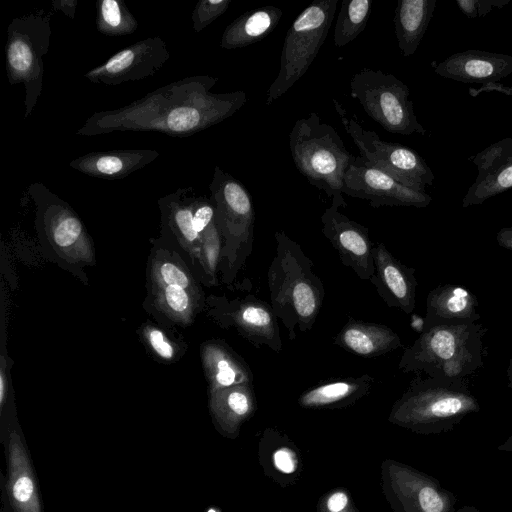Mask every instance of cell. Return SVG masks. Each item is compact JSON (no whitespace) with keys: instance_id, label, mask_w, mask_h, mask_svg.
<instances>
[{"instance_id":"1","label":"cell","mask_w":512,"mask_h":512,"mask_svg":"<svg viewBox=\"0 0 512 512\" xmlns=\"http://www.w3.org/2000/svg\"><path fill=\"white\" fill-rule=\"evenodd\" d=\"M217 81L209 75L173 81L120 108L93 113L76 134L140 131L192 136L231 117L247 102L243 90L211 92Z\"/></svg>"},{"instance_id":"2","label":"cell","mask_w":512,"mask_h":512,"mask_svg":"<svg viewBox=\"0 0 512 512\" xmlns=\"http://www.w3.org/2000/svg\"><path fill=\"white\" fill-rule=\"evenodd\" d=\"M275 255L267 272L271 308L287 329L289 340L296 339V329L310 331L325 298L321 279L300 244L284 231L275 232Z\"/></svg>"},{"instance_id":"3","label":"cell","mask_w":512,"mask_h":512,"mask_svg":"<svg viewBox=\"0 0 512 512\" xmlns=\"http://www.w3.org/2000/svg\"><path fill=\"white\" fill-rule=\"evenodd\" d=\"M485 333L484 326L476 322L440 324L423 329L403 351L398 367L404 373L464 380L483 365Z\"/></svg>"},{"instance_id":"4","label":"cell","mask_w":512,"mask_h":512,"mask_svg":"<svg viewBox=\"0 0 512 512\" xmlns=\"http://www.w3.org/2000/svg\"><path fill=\"white\" fill-rule=\"evenodd\" d=\"M479 410V402L464 380L418 377L394 402L388 421L417 434H439Z\"/></svg>"},{"instance_id":"5","label":"cell","mask_w":512,"mask_h":512,"mask_svg":"<svg viewBox=\"0 0 512 512\" xmlns=\"http://www.w3.org/2000/svg\"><path fill=\"white\" fill-rule=\"evenodd\" d=\"M289 148L297 170L309 183L325 192L331 204L346 207L342 193L344 176L355 156L347 150L335 128L311 112L293 125Z\"/></svg>"},{"instance_id":"6","label":"cell","mask_w":512,"mask_h":512,"mask_svg":"<svg viewBox=\"0 0 512 512\" xmlns=\"http://www.w3.org/2000/svg\"><path fill=\"white\" fill-rule=\"evenodd\" d=\"M209 189L215 222L224 238V277L232 282L253 250L255 210L245 186L218 166L214 168Z\"/></svg>"},{"instance_id":"7","label":"cell","mask_w":512,"mask_h":512,"mask_svg":"<svg viewBox=\"0 0 512 512\" xmlns=\"http://www.w3.org/2000/svg\"><path fill=\"white\" fill-rule=\"evenodd\" d=\"M51 13L44 10L15 17L7 28L5 66L8 82L25 90L24 119L33 112L43 87V59L49 51Z\"/></svg>"},{"instance_id":"8","label":"cell","mask_w":512,"mask_h":512,"mask_svg":"<svg viewBox=\"0 0 512 512\" xmlns=\"http://www.w3.org/2000/svg\"><path fill=\"white\" fill-rule=\"evenodd\" d=\"M339 0H314L289 27L280 56V69L267 91L270 105L307 72L324 44Z\"/></svg>"},{"instance_id":"9","label":"cell","mask_w":512,"mask_h":512,"mask_svg":"<svg viewBox=\"0 0 512 512\" xmlns=\"http://www.w3.org/2000/svg\"><path fill=\"white\" fill-rule=\"evenodd\" d=\"M350 95L384 130L404 136L426 134L409 99L408 86L393 74L361 69L350 81Z\"/></svg>"},{"instance_id":"10","label":"cell","mask_w":512,"mask_h":512,"mask_svg":"<svg viewBox=\"0 0 512 512\" xmlns=\"http://www.w3.org/2000/svg\"><path fill=\"white\" fill-rule=\"evenodd\" d=\"M335 109L341 123L359 150L361 160L375 167L401 184L420 192L432 186L434 174L426 161L413 149L399 143L382 140L373 130L365 129L335 99Z\"/></svg>"},{"instance_id":"11","label":"cell","mask_w":512,"mask_h":512,"mask_svg":"<svg viewBox=\"0 0 512 512\" xmlns=\"http://www.w3.org/2000/svg\"><path fill=\"white\" fill-rule=\"evenodd\" d=\"M381 489L393 512H455L457 497L440 482L407 464L385 459Z\"/></svg>"},{"instance_id":"12","label":"cell","mask_w":512,"mask_h":512,"mask_svg":"<svg viewBox=\"0 0 512 512\" xmlns=\"http://www.w3.org/2000/svg\"><path fill=\"white\" fill-rule=\"evenodd\" d=\"M1 444L7 468L1 478V500L10 512H43L33 461L20 429L12 426Z\"/></svg>"},{"instance_id":"13","label":"cell","mask_w":512,"mask_h":512,"mask_svg":"<svg viewBox=\"0 0 512 512\" xmlns=\"http://www.w3.org/2000/svg\"><path fill=\"white\" fill-rule=\"evenodd\" d=\"M169 58L166 42L159 36L148 37L118 51L84 77L110 86L142 80L156 74Z\"/></svg>"},{"instance_id":"14","label":"cell","mask_w":512,"mask_h":512,"mask_svg":"<svg viewBox=\"0 0 512 512\" xmlns=\"http://www.w3.org/2000/svg\"><path fill=\"white\" fill-rule=\"evenodd\" d=\"M342 193L381 206L427 207L432 198L426 192L409 188L389 174L355 157L344 176Z\"/></svg>"},{"instance_id":"15","label":"cell","mask_w":512,"mask_h":512,"mask_svg":"<svg viewBox=\"0 0 512 512\" xmlns=\"http://www.w3.org/2000/svg\"><path fill=\"white\" fill-rule=\"evenodd\" d=\"M322 233L336 250L341 262L361 280L374 274V245L368 229L331 204L321 215Z\"/></svg>"},{"instance_id":"16","label":"cell","mask_w":512,"mask_h":512,"mask_svg":"<svg viewBox=\"0 0 512 512\" xmlns=\"http://www.w3.org/2000/svg\"><path fill=\"white\" fill-rule=\"evenodd\" d=\"M277 319L271 305L254 295L228 302L221 312L222 323L234 327L250 344L278 353L283 346Z\"/></svg>"},{"instance_id":"17","label":"cell","mask_w":512,"mask_h":512,"mask_svg":"<svg viewBox=\"0 0 512 512\" xmlns=\"http://www.w3.org/2000/svg\"><path fill=\"white\" fill-rule=\"evenodd\" d=\"M470 161L478 174L463 197V208L482 204L512 188V136L491 144Z\"/></svg>"},{"instance_id":"18","label":"cell","mask_w":512,"mask_h":512,"mask_svg":"<svg viewBox=\"0 0 512 512\" xmlns=\"http://www.w3.org/2000/svg\"><path fill=\"white\" fill-rule=\"evenodd\" d=\"M373 259L374 274L370 282L377 294L388 307L411 314L416 303L415 269L400 262L381 242L374 245Z\"/></svg>"},{"instance_id":"19","label":"cell","mask_w":512,"mask_h":512,"mask_svg":"<svg viewBox=\"0 0 512 512\" xmlns=\"http://www.w3.org/2000/svg\"><path fill=\"white\" fill-rule=\"evenodd\" d=\"M441 77L464 83L499 82L512 73V56L482 50H466L433 63Z\"/></svg>"},{"instance_id":"20","label":"cell","mask_w":512,"mask_h":512,"mask_svg":"<svg viewBox=\"0 0 512 512\" xmlns=\"http://www.w3.org/2000/svg\"><path fill=\"white\" fill-rule=\"evenodd\" d=\"M210 413L217 431L226 438L238 437L241 426L257 408L253 384L211 389Z\"/></svg>"},{"instance_id":"21","label":"cell","mask_w":512,"mask_h":512,"mask_svg":"<svg viewBox=\"0 0 512 512\" xmlns=\"http://www.w3.org/2000/svg\"><path fill=\"white\" fill-rule=\"evenodd\" d=\"M160 156L152 149H124L90 152L69 163V166L85 175L117 180L144 168Z\"/></svg>"},{"instance_id":"22","label":"cell","mask_w":512,"mask_h":512,"mask_svg":"<svg viewBox=\"0 0 512 512\" xmlns=\"http://www.w3.org/2000/svg\"><path fill=\"white\" fill-rule=\"evenodd\" d=\"M333 344L363 358H376L399 349L402 341L385 324L350 317L334 337Z\"/></svg>"},{"instance_id":"23","label":"cell","mask_w":512,"mask_h":512,"mask_svg":"<svg viewBox=\"0 0 512 512\" xmlns=\"http://www.w3.org/2000/svg\"><path fill=\"white\" fill-rule=\"evenodd\" d=\"M259 462L264 473L281 486L296 482L302 472L300 450L285 434L267 428L259 441Z\"/></svg>"},{"instance_id":"24","label":"cell","mask_w":512,"mask_h":512,"mask_svg":"<svg viewBox=\"0 0 512 512\" xmlns=\"http://www.w3.org/2000/svg\"><path fill=\"white\" fill-rule=\"evenodd\" d=\"M479 318L473 294L456 285L444 284L427 296L423 329L440 324L471 323Z\"/></svg>"},{"instance_id":"25","label":"cell","mask_w":512,"mask_h":512,"mask_svg":"<svg viewBox=\"0 0 512 512\" xmlns=\"http://www.w3.org/2000/svg\"><path fill=\"white\" fill-rule=\"evenodd\" d=\"M375 378L369 374L322 382L298 397L305 409H339L355 404L373 388Z\"/></svg>"},{"instance_id":"26","label":"cell","mask_w":512,"mask_h":512,"mask_svg":"<svg viewBox=\"0 0 512 512\" xmlns=\"http://www.w3.org/2000/svg\"><path fill=\"white\" fill-rule=\"evenodd\" d=\"M437 0H399L394 11L398 47L403 56H412L429 26Z\"/></svg>"},{"instance_id":"27","label":"cell","mask_w":512,"mask_h":512,"mask_svg":"<svg viewBox=\"0 0 512 512\" xmlns=\"http://www.w3.org/2000/svg\"><path fill=\"white\" fill-rule=\"evenodd\" d=\"M282 14L280 8L268 5L240 15L225 28L220 46L231 50L261 41L276 28Z\"/></svg>"},{"instance_id":"28","label":"cell","mask_w":512,"mask_h":512,"mask_svg":"<svg viewBox=\"0 0 512 512\" xmlns=\"http://www.w3.org/2000/svg\"><path fill=\"white\" fill-rule=\"evenodd\" d=\"M203 361L211 389L253 384V373L249 365L224 344L206 345Z\"/></svg>"},{"instance_id":"29","label":"cell","mask_w":512,"mask_h":512,"mask_svg":"<svg viewBox=\"0 0 512 512\" xmlns=\"http://www.w3.org/2000/svg\"><path fill=\"white\" fill-rule=\"evenodd\" d=\"M370 13L369 0H343L334 29L335 47L352 42L365 29Z\"/></svg>"},{"instance_id":"30","label":"cell","mask_w":512,"mask_h":512,"mask_svg":"<svg viewBox=\"0 0 512 512\" xmlns=\"http://www.w3.org/2000/svg\"><path fill=\"white\" fill-rule=\"evenodd\" d=\"M96 28L107 36H123L134 33L138 28V21L123 1L100 0Z\"/></svg>"},{"instance_id":"31","label":"cell","mask_w":512,"mask_h":512,"mask_svg":"<svg viewBox=\"0 0 512 512\" xmlns=\"http://www.w3.org/2000/svg\"><path fill=\"white\" fill-rule=\"evenodd\" d=\"M221 233L214 221L202 233L201 259L206 272L213 278L222 253Z\"/></svg>"},{"instance_id":"32","label":"cell","mask_w":512,"mask_h":512,"mask_svg":"<svg viewBox=\"0 0 512 512\" xmlns=\"http://www.w3.org/2000/svg\"><path fill=\"white\" fill-rule=\"evenodd\" d=\"M231 0H199L192 12V28L199 33L226 12Z\"/></svg>"},{"instance_id":"33","label":"cell","mask_w":512,"mask_h":512,"mask_svg":"<svg viewBox=\"0 0 512 512\" xmlns=\"http://www.w3.org/2000/svg\"><path fill=\"white\" fill-rule=\"evenodd\" d=\"M164 307L176 317L184 318L192 312L193 302L187 289L179 286H167L162 290Z\"/></svg>"},{"instance_id":"34","label":"cell","mask_w":512,"mask_h":512,"mask_svg":"<svg viewBox=\"0 0 512 512\" xmlns=\"http://www.w3.org/2000/svg\"><path fill=\"white\" fill-rule=\"evenodd\" d=\"M154 276L162 288L174 285L190 289L193 285V281L184 269L172 262L158 264L154 270Z\"/></svg>"},{"instance_id":"35","label":"cell","mask_w":512,"mask_h":512,"mask_svg":"<svg viewBox=\"0 0 512 512\" xmlns=\"http://www.w3.org/2000/svg\"><path fill=\"white\" fill-rule=\"evenodd\" d=\"M510 0H457L456 4L468 18L484 17L495 8H502Z\"/></svg>"},{"instance_id":"36","label":"cell","mask_w":512,"mask_h":512,"mask_svg":"<svg viewBox=\"0 0 512 512\" xmlns=\"http://www.w3.org/2000/svg\"><path fill=\"white\" fill-rule=\"evenodd\" d=\"M215 219V206L204 198H197L196 207L193 214V226L197 233H202L209 227Z\"/></svg>"},{"instance_id":"37","label":"cell","mask_w":512,"mask_h":512,"mask_svg":"<svg viewBox=\"0 0 512 512\" xmlns=\"http://www.w3.org/2000/svg\"><path fill=\"white\" fill-rule=\"evenodd\" d=\"M147 339L153 350L162 358L169 360L174 356V347L164 333L156 328L147 330Z\"/></svg>"},{"instance_id":"38","label":"cell","mask_w":512,"mask_h":512,"mask_svg":"<svg viewBox=\"0 0 512 512\" xmlns=\"http://www.w3.org/2000/svg\"><path fill=\"white\" fill-rule=\"evenodd\" d=\"M500 92L512 96V87L501 84L500 82H488L482 84L480 88H469L470 96L477 97L482 92Z\"/></svg>"},{"instance_id":"39","label":"cell","mask_w":512,"mask_h":512,"mask_svg":"<svg viewBox=\"0 0 512 512\" xmlns=\"http://www.w3.org/2000/svg\"><path fill=\"white\" fill-rule=\"evenodd\" d=\"M54 9L63 12L69 18H74L76 12V0H54L52 1Z\"/></svg>"},{"instance_id":"40","label":"cell","mask_w":512,"mask_h":512,"mask_svg":"<svg viewBox=\"0 0 512 512\" xmlns=\"http://www.w3.org/2000/svg\"><path fill=\"white\" fill-rule=\"evenodd\" d=\"M496 240L501 247L512 251V226L500 229Z\"/></svg>"},{"instance_id":"41","label":"cell","mask_w":512,"mask_h":512,"mask_svg":"<svg viewBox=\"0 0 512 512\" xmlns=\"http://www.w3.org/2000/svg\"><path fill=\"white\" fill-rule=\"evenodd\" d=\"M5 397H6V384H5L4 372L2 370L1 375H0V408H1V411L4 408Z\"/></svg>"},{"instance_id":"42","label":"cell","mask_w":512,"mask_h":512,"mask_svg":"<svg viewBox=\"0 0 512 512\" xmlns=\"http://www.w3.org/2000/svg\"><path fill=\"white\" fill-rule=\"evenodd\" d=\"M498 450L512 452V436H510L503 444L499 445Z\"/></svg>"},{"instance_id":"43","label":"cell","mask_w":512,"mask_h":512,"mask_svg":"<svg viewBox=\"0 0 512 512\" xmlns=\"http://www.w3.org/2000/svg\"><path fill=\"white\" fill-rule=\"evenodd\" d=\"M455 512H481V511L473 506L465 505V506L458 508Z\"/></svg>"},{"instance_id":"44","label":"cell","mask_w":512,"mask_h":512,"mask_svg":"<svg viewBox=\"0 0 512 512\" xmlns=\"http://www.w3.org/2000/svg\"><path fill=\"white\" fill-rule=\"evenodd\" d=\"M337 512H358L357 508L354 506L353 502L344 510L337 511Z\"/></svg>"},{"instance_id":"45","label":"cell","mask_w":512,"mask_h":512,"mask_svg":"<svg viewBox=\"0 0 512 512\" xmlns=\"http://www.w3.org/2000/svg\"><path fill=\"white\" fill-rule=\"evenodd\" d=\"M508 378H509V385H510V387H512V357H511L510 365L508 368Z\"/></svg>"},{"instance_id":"46","label":"cell","mask_w":512,"mask_h":512,"mask_svg":"<svg viewBox=\"0 0 512 512\" xmlns=\"http://www.w3.org/2000/svg\"><path fill=\"white\" fill-rule=\"evenodd\" d=\"M205 512H222L218 507L216 506H210L205 510Z\"/></svg>"},{"instance_id":"47","label":"cell","mask_w":512,"mask_h":512,"mask_svg":"<svg viewBox=\"0 0 512 512\" xmlns=\"http://www.w3.org/2000/svg\"><path fill=\"white\" fill-rule=\"evenodd\" d=\"M1 512H10L9 509H8V506L6 505V503L4 501H2Z\"/></svg>"}]
</instances>
